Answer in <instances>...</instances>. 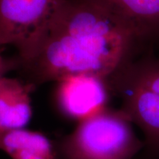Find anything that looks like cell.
I'll return each instance as SVG.
<instances>
[{
  "mask_svg": "<svg viewBox=\"0 0 159 159\" xmlns=\"http://www.w3.org/2000/svg\"><path fill=\"white\" fill-rule=\"evenodd\" d=\"M119 18L91 0H66L33 58L19 64L33 86L73 75L109 78L145 50Z\"/></svg>",
  "mask_w": 159,
  "mask_h": 159,
  "instance_id": "1",
  "label": "cell"
},
{
  "mask_svg": "<svg viewBox=\"0 0 159 159\" xmlns=\"http://www.w3.org/2000/svg\"><path fill=\"white\" fill-rule=\"evenodd\" d=\"M55 102L66 118L80 122L108 107L112 96L107 78L73 75L56 81Z\"/></svg>",
  "mask_w": 159,
  "mask_h": 159,
  "instance_id": "5",
  "label": "cell"
},
{
  "mask_svg": "<svg viewBox=\"0 0 159 159\" xmlns=\"http://www.w3.org/2000/svg\"><path fill=\"white\" fill-rule=\"evenodd\" d=\"M122 111L144 134L145 159H159V57L150 48L108 78Z\"/></svg>",
  "mask_w": 159,
  "mask_h": 159,
  "instance_id": "2",
  "label": "cell"
},
{
  "mask_svg": "<svg viewBox=\"0 0 159 159\" xmlns=\"http://www.w3.org/2000/svg\"><path fill=\"white\" fill-rule=\"evenodd\" d=\"M66 2L0 0V47L16 49L17 66L38 52Z\"/></svg>",
  "mask_w": 159,
  "mask_h": 159,
  "instance_id": "4",
  "label": "cell"
},
{
  "mask_svg": "<svg viewBox=\"0 0 159 159\" xmlns=\"http://www.w3.org/2000/svg\"><path fill=\"white\" fill-rule=\"evenodd\" d=\"M35 87L25 80L5 77L0 85V134L25 128L30 121V94Z\"/></svg>",
  "mask_w": 159,
  "mask_h": 159,
  "instance_id": "7",
  "label": "cell"
},
{
  "mask_svg": "<svg viewBox=\"0 0 159 159\" xmlns=\"http://www.w3.org/2000/svg\"><path fill=\"white\" fill-rule=\"evenodd\" d=\"M16 59L6 58L0 54V85L3 78L6 77L7 73L12 70H16Z\"/></svg>",
  "mask_w": 159,
  "mask_h": 159,
  "instance_id": "9",
  "label": "cell"
},
{
  "mask_svg": "<svg viewBox=\"0 0 159 159\" xmlns=\"http://www.w3.org/2000/svg\"><path fill=\"white\" fill-rule=\"evenodd\" d=\"M132 30L144 48L159 43V0H91Z\"/></svg>",
  "mask_w": 159,
  "mask_h": 159,
  "instance_id": "6",
  "label": "cell"
},
{
  "mask_svg": "<svg viewBox=\"0 0 159 159\" xmlns=\"http://www.w3.org/2000/svg\"><path fill=\"white\" fill-rule=\"evenodd\" d=\"M0 150L11 159H57V151L47 136L25 128L0 134Z\"/></svg>",
  "mask_w": 159,
  "mask_h": 159,
  "instance_id": "8",
  "label": "cell"
},
{
  "mask_svg": "<svg viewBox=\"0 0 159 159\" xmlns=\"http://www.w3.org/2000/svg\"><path fill=\"white\" fill-rule=\"evenodd\" d=\"M144 147L130 119L108 106L79 122L61 139L58 152L63 159H133Z\"/></svg>",
  "mask_w": 159,
  "mask_h": 159,
  "instance_id": "3",
  "label": "cell"
}]
</instances>
